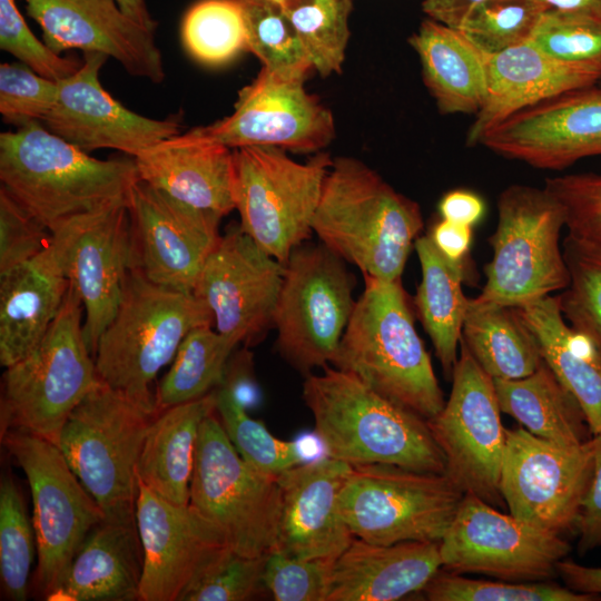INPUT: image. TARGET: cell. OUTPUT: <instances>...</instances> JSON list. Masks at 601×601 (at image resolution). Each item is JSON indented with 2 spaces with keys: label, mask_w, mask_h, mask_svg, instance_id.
I'll return each mask as SVG.
<instances>
[{
  "label": "cell",
  "mask_w": 601,
  "mask_h": 601,
  "mask_svg": "<svg viewBox=\"0 0 601 601\" xmlns=\"http://www.w3.org/2000/svg\"><path fill=\"white\" fill-rule=\"evenodd\" d=\"M32 530L21 495L8 475L0 482V573L6 594L26 600L35 555Z\"/></svg>",
  "instance_id": "obj_45"
},
{
  "label": "cell",
  "mask_w": 601,
  "mask_h": 601,
  "mask_svg": "<svg viewBox=\"0 0 601 601\" xmlns=\"http://www.w3.org/2000/svg\"><path fill=\"white\" fill-rule=\"evenodd\" d=\"M544 188L562 207L569 236L601 250V175L548 178Z\"/></svg>",
  "instance_id": "obj_50"
},
{
  "label": "cell",
  "mask_w": 601,
  "mask_h": 601,
  "mask_svg": "<svg viewBox=\"0 0 601 601\" xmlns=\"http://www.w3.org/2000/svg\"><path fill=\"white\" fill-rule=\"evenodd\" d=\"M485 211L482 198L469 190H452L440 203L442 219L473 227Z\"/></svg>",
  "instance_id": "obj_55"
},
{
  "label": "cell",
  "mask_w": 601,
  "mask_h": 601,
  "mask_svg": "<svg viewBox=\"0 0 601 601\" xmlns=\"http://www.w3.org/2000/svg\"><path fill=\"white\" fill-rule=\"evenodd\" d=\"M267 554L248 556L223 552L185 589L178 601H245L267 592L264 569Z\"/></svg>",
  "instance_id": "obj_47"
},
{
  "label": "cell",
  "mask_w": 601,
  "mask_h": 601,
  "mask_svg": "<svg viewBox=\"0 0 601 601\" xmlns=\"http://www.w3.org/2000/svg\"><path fill=\"white\" fill-rule=\"evenodd\" d=\"M238 344L237 338L213 331L211 325L191 329L157 387L158 411L197 400L219 386L227 359Z\"/></svg>",
  "instance_id": "obj_37"
},
{
  "label": "cell",
  "mask_w": 601,
  "mask_h": 601,
  "mask_svg": "<svg viewBox=\"0 0 601 601\" xmlns=\"http://www.w3.org/2000/svg\"><path fill=\"white\" fill-rule=\"evenodd\" d=\"M442 114H476L486 96V56L460 30L425 20L410 39Z\"/></svg>",
  "instance_id": "obj_32"
},
{
  "label": "cell",
  "mask_w": 601,
  "mask_h": 601,
  "mask_svg": "<svg viewBox=\"0 0 601 601\" xmlns=\"http://www.w3.org/2000/svg\"><path fill=\"white\" fill-rule=\"evenodd\" d=\"M442 569L440 542L377 544L354 536L334 560L327 601H394Z\"/></svg>",
  "instance_id": "obj_28"
},
{
  "label": "cell",
  "mask_w": 601,
  "mask_h": 601,
  "mask_svg": "<svg viewBox=\"0 0 601 601\" xmlns=\"http://www.w3.org/2000/svg\"><path fill=\"white\" fill-rule=\"evenodd\" d=\"M68 287L69 279L51 243L35 258L0 275L2 366H11L38 346L56 319Z\"/></svg>",
  "instance_id": "obj_30"
},
{
  "label": "cell",
  "mask_w": 601,
  "mask_h": 601,
  "mask_svg": "<svg viewBox=\"0 0 601 601\" xmlns=\"http://www.w3.org/2000/svg\"><path fill=\"white\" fill-rule=\"evenodd\" d=\"M314 70L322 77L338 73L349 38L352 0H283Z\"/></svg>",
  "instance_id": "obj_41"
},
{
  "label": "cell",
  "mask_w": 601,
  "mask_h": 601,
  "mask_svg": "<svg viewBox=\"0 0 601 601\" xmlns=\"http://www.w3.org/2000/svg\"><path fill=\"white\" fill-rule=\"evenodd\" d=\"M200 137L230 149L269 146L312 152L335 136L332 112L304 89V82L279 78L262 68L238 92L231 115L194 128Z\"/></svg>",
  "instance_id": "obj_19"
},
{
  "label": "cell",
  "mask_w": 601,
  "mask_h": 601,
  "mask_svg": "<svg viewBox=\"0 0 601 601\" xmlns=\"http://www.w3.org/2000/svg\"><path fill=\"white\" fill-rule=\"evenodd\" d=\"M486 0H424L423 11L430 19L459 30L467 13Z\"/></svg>",
  "instance_id": "obj_57"
},
{
  "label": "cell",
  "mask_w": 601,
  "mask_h": 601,
  "mask_svg": "<svg viewBox=\"0 0 601 601\" xmlns=\"http://www.w3.org/2000/svg\"><path fill=\"white\" fill-rule=\"evenodd\" d=\"M365 287L331 365L392 402L430 420L445 400L397 280L364 276Z\"/></svg>",
  "instance_id": "obj_3"
},
{
  "label": "cell",
  "mask_w": 601,
  "mask_h": 601,
  "mask_svg": "<svg viewBox=\"0 0 601 601\" xmlns=\"http://www.w3.org/2000/svg\"><path fill=\"white\" fill-rule=\"evenodd\" d=\"M571 548L560 534L505 514L465 493L440 541L442 568L480 573L509 581H544Z\"/></svg>",
  "instance_id": "obj_15"
},
{
  "label": "cell",
  "mask_w": 601,
  "mask_h": 601,
  "mask_svg": "<svg viewBox=\"0 0 601 601\" xmlns=\"http://www.w3.org/2000/svg\"><path fill=\"white\" fill-rule=\"evenodd\" d=\"M215 390L160 411L145 437L138 459L137 480L165 500L188 505L198 432L215 411Z\"/></svg>",
  "instance_id": "obj_33"
},
{
  "label": "cell",
  "mask_w": 601,
  "mask_h": 601,
  "mask_svg": "<svg viewBox=\"0 0 601 601\" xmlns=\"http://www.w3.org/2000/svg\"><path fill=\"white\" fill-rule=\"evenodd\" d=\"M83 57L76 73L58 81L57 100L43 121L47 129L86 152L116 149L132 158L180 134L175 117H144L104 89L99 70L108 58L106 55L83 52Z\"/></svg>",
  "instance_id": "obj_22"
},
{
  "label": "cell",
  "mask_w": 601,
  "mask_h": 601,
  "mask_svg": "<svg viewBox=\"0 0 601 601\" xmlns=\"http://www.w3.org/2000/svg\"><path fill=\"white\" fill-rule=\"evenodd\" d=\"M1 437L30 485L38 551L36 582L46 597L105 513L57 444L19 430H8Z\"/></svg>",
  "instance_id": "obj_13"
},
{
  "label": "cell",
  "mask_w": 601,
  "mask_h": 601,
  "mask_svg": "<svg viewBox=\"0 0 601 601\" xmlns=\"http://www.w3.org/2000/svg\"><path fill=\"white\" fill-rule=\"evenodd\" d=\"M285 265L238 227L221 237L194 294L211 311L216 329L247 345L274 327Z\"/></svg>",
  "instance_id": "obj_20"
},
{
  "label": "cell",
  "mask_w": 601,
  "mask_h": 601,
  "mask_svg": "<svg viewBox=\"0 0 601 601\" xmlns=\"http://www.w3.org/2000/svg\"><path fill=\"white\" fill-rule=\"evenodd\" d=\"M548 9L538 0H486L467 13L459 30L490 56L528 42Z\"/></svg>",
  "instance_id": "obj_42"
},
{
  "label": "cell",
  "mask_w": 601,
  "mask_h": 601,
  "mask_svg": "<svg viewBox=\"0 0 601 601\" xmlns=\"http://www.w3.org/2000/svg\"><path fill=\"white\" fill-rule=\"evenodd\" d=\"M135 513L144 552L141 601H178L196 577L229 549L223 533L190 504H174L139 480Z\"/></svg>",
  "instance_id": "obj_21"
},
{
  "label": "cell",
  "mask_w": 601,
  "mask_h": 601,
  "mask_svg": "<svg viewBox=\"0 0 601 601\" xmlns=\"http://www.w3.org/2000/svg\"><path fill=\"white\" fill-rule=\"evenodd\" d=\"M414 247L422 270L414 297L416 313L445 375L452 377L470 300L462 289L466 266L444 257L428 235L418 236Z\"/></svg>",
  "instance_id": "obj_35"
},
{
  "label": "cell",
  "mask_w": 601,
  "mask_h": 601,
  "mask_svg": "<svg viewBox=\"0 0 601 601\" xmlns=\"http://www.w3.org/2000/svg\"><path fill=\"white\" fill-rule=\"evenodd\" d=\"M493 380H516L543 362L539 344L514 306L470 298L462 338Z\"/></svg>",
  "instance_id": "obj_36"
},
{
  "label": "cell",
  "mask_w": 601,
  "mask_h": 601,
  "mask_svg": "<svg viewBox=\"0 0 601 601\" xmlns=\"http://www.w3.org/2000/svg\"><path fill=\"white\" fill-rule=\"evenodd\" d=\"M422 228L418 205L364 162L351 157L332 161L313 231L364 276L401 279Z\"/></svg>",
  "instance_id": "obj_4"
},
{
  "label": "cell",
  "mask_w": 601,
  "mask_h": 601,
  "mask_svg": "<svg viewBox=\"0 0 601 601\" xmlns=\"http://www.w3.org/2000/svg\"><path fill=\"white\" fill-rule=\"evenodd\" d=\"M501 412L530 433L562 445L589 441L585 416L549 365L516 380H493Z\"/></svg>",
  "instance_id": "obj_34"
},
{
  "label": "cell",
  "mask_w": 601,
  "mask_h": 601,
  "mask_svg": "<svg viewBox=\"0 0 601 601\" xmlns=\"http://www.w3.org/2000/svg\"><path fill=\"white\" fill-rule=\"evenodd\" d=\"M428 236L444 257L466 266L473 238L471 226L442 219L433 226Z\"/></svg>",
  "instance_id": "obj_54"
},
{
  "label": "cell",
  "mask_w": 601,
  "mask_h": 601,
  "mask_svg": "<svg viewBox=\"0 0 601 601\" xmlns=\"http://www.w3.org/2000/svg\"><path fill=\"white\" fill-rule=\"evenodd\" d=\"M121 11L140 26L156 31L157 22L152 19L146 0H115Z\"/></svg>",
  "instance_id": "obj_58"
},
{
  "label": "cell",
  "mask_w": 601,
  "mask_h": 601,
  "mask_svg": "<svg viewBox=\"0 0 601 601\" xmlns=\"http://www.w3.org/2000/svg\"><path fill=\"white\" fill-rule=\"evenodd\" d=\"M480 145L542 169H563L601 155V87H588L524 109L487 132Z\"/></svg>",
  "instance_id": "obj_23"
},
{
  "label": "cell",
  "mask_w": 601,
  "mask_h": 601,
  "mask_svg": "<svg viewBox=\"0 0 601 601\" xmlns=\"http://www.w3.org/2000/svg\"><path fill=\"white\" fill-rule=\"evenodd\" d=\"M134 159L139 179L177 203L220 217L235 209L233 149L194 129L167 138Z\"/></svg>",
  "instance_id": "obj_27"
},
{
  "label": "cell",
  "mask_w": 601,
  "mask_h": 601,
  "mask_svg": "<svg viewBox=\"0 0 601 601\" xmlns=\"http://www.w3.org/2000/svg\"><path fill=\"white\" fill-rule=\"evenodd\" d=\"M83 307L69 282L62 306L38 346L6 367L1 434L19 430L58 443L71 412L98 382L81 324Z\"/></svg>",
  "instance_id": "obj_6"
},
{
  "label": "cell",
  "mask_w": 601,
  "mask_h": 601,
  "mask_svg": "<svg viewBox=\"0 0 601 601\" xmlns=\"http://www.w3.org/2000/svg\"><path fill=\"white\" fill-rule=\"evenodd\" d=\"M234 201L239 228L285 265L290 253L311 238L332 160L318 154L305 164L269 146L233 149Z\"/></svg>",
  "instance_id": "obj_8"
},
{
  "label": "cell",
  "mask_w": 601,
  "mask_h": 601,
  "mask_svg": "<svg viewBox=\"0 0 601 601\" xmlns=\"http://www.w3.org/2000/svg\"><path fill=\"white\" fill-rule=\"evenodd\" d=\"M464 495L445 473L359 464L344 483L339 511L353 535L371 543L440 542Z\"/></svg>",
  "instance_id": "obj_9"
},
{
  "label": "cell",
  "mask_w": 601,
  "mask_h": 601,
  "mask_svg": "<svg viewBox=\"0 0 601 601\" xmlns=\"http://www.w3.org/2000/svg\"><path fill=\"white\" fill-rule=\"evenodd\" d=\"M344 262L323 243L305 242L285 264L276 347L305 376L331 363L353 313L355 280Z\"/></svg>",
  "instance_id": "obj_12"
},
{
  "label": "cell",
  "mask_w": 601,
  "mask_h": 601,
  "mask_svg": "<svg viewBox=\"0 0 601 601\" xmlns=\"http://www.w3.org/2000/svg\"><path fill=\"white\" fill-rule=\"evenodd\" d=\"M599 80L601 70L556 60L529 41L486 56V96L466 142L480 145L487 132L513 115Z\"/></svg>",
  "instance_id": "obj_26"
},
{
  "label": "cell",
  "mask_w": 601,
  "mask_h": 601,
  "mask_svg": "<svg viewBox=\"0 0 601 601\" xmlns=\"http://www.w3.org/2000/svg\"><path fill=\"white\" fill-rule=\"evenodd\" d=\"M529 42L556 60L601 70V16L550 8Z\"/></svg>",
  "instance_id": "obj_46"
},
{
  "label": "cell",
  "mask_w": 601,
  "mask_h": 601,
  "mask_svg": "<svg viewBox=\"0 0 601 601\" xmlns=\"http://www.w3.org/2000/svg\"><path fill=\"white\" fill-rule=\"evenodd\" d=\"M431 601H590L595 595L544 581L475 580L439 572L422 590Z\"/></svg>",
  "instance_id": "obj_43"
},
{
  "label": "cell",
  "mask_w": 601,
  "mask_h": 601,
  "mask_svg": "<svg viewBox=\"0 0 601 601\" xmlns=\"http://www.w3.org/2000/svg\"><path fill=\"white\" fill-rule=\"evenodd\" d=\"M181 39L198 62L220 66L247 50V29L242 0H201L186 13Z\"/></svg>",
  "instance_id": "obj_40"
},
{
  "label": "cell",
  "mask_w": 601,
  "mask_h": 601,
  "mask_svg": "<svg viewBox=\"0 0 601 601\" xmlns=\"http://www.w3.org/2000/svg\"><path fill=\"white\" fill-rule=\"evenodd\" d=\"M189 504L223 533L233 551L259 556L276 548L277 477L260 473L239 455L216 411L198 432Z\"/></svg>",
  "instance_id": "obj_10"
},
{
  "label": "cell",
  "mask_w": 601,
  "mask_h": 601,
  "mask_svg": "<svg viewBox=\"0 0 601 601\" xmlns=\"http://www.w3.org/2000/svg\"><path fill=\"white\" fill-rule=\"evenodd\" d=\"M40 26L43 42L60 53L69 49L101 52L134 77L160 83L165 67L155 31L127 14L115 0H22Z\"/></svg>",
  "instance_id": "obj_24"
},
{
  "label": "cell",
  "mask_w": 601,
  "mask_h": 601,
  "mask_svg": "<svg viewBox=\"0 0 601 601\" xmlns=\"http://www.w3.org/2000/svg\"><path fill=\"white\" fill-rule=\"evenodd\" d=\"M58 82L22 63L0 65V114L17 128L43 122L55 106Z\"/></svg>",
  "instance_id": "obj_49"
},
{
  "label": "cell",
  "mask_w": 601,
  "mask_h": 601,
  "mask_svg": "<svg viewBox=\"0 0 601 601\" xmlns=\"http://www.w3.org/2000/svg\"><path fill=\"white\" fill-rule=\"evenodd\" d=\"M215 411L239 455L263 474L277 477L304 462L295 442L274 436L260 421L250 417L231 385L225 381L215 388Z\"/></svg>",
  "instance_id": "obj_39"
},
{
  "label": "cell",
  "mask_w": 601,
  "mask_h": 601,
  "mask_svg": "<svg viewBox=\"0 0 601 601\" xmlns=\"http://www.w3.org/2000/svg\"><path fill=\"white\" fill-rule=\"evenodd\" d=\"M543 361L579 403L592 434H601V346L570 326L550 295L516 307Z\"/></svg>",
  "instance_id": "obj_31"
},
{
  "label": "cell",
  "mask_w": 601,
  "mask_h": 601,
  "mask_svg": "<svg viewBox=\"0 0 601 601\" xmlns=\"http://www.w3.org/2000/svg\"><path fill=\"white\" fill-rule=\"evenodd\" d=\"M52 247L85 311L83 336L95 357L99 338L115 317L132 267L128 206L82 216L53 233Z\"/></svg>",
  "instance_id": "obj_18"
},
{
  "label": "cell",
  "mask_w": 601,
  "mask_h": 601,
  "mask_svg": "<svg viewBox=\"0 0 601 601\" xmlns=\"http://www.w3.org/2000/svg\"><path fill=\"white\" fill-rule=\"evenodd\" d=\"M247 29V51L263 68L292 81L305 82L314 66L282 3L242 0Z\"/></svg>",
  "instance_id": "obj_38"
},
{
  "label": "cell",
  "mask_w": 601,
  "mask_h": 601,
  "mask_svg": "<svg viewBox=\"0 0 601 601\" xmlns=\"http://www.w3.org/2000/svg\"><path fill=\"white\" fill-rule=\"evenodd\" d=\"M128 211L132 267L155 284L194 293L220 243L223 217L177 203L140 179L131 190Z\"/></svg>",
  "instance_id": "obj_17"
},
{
  "label": "cell",
  "mask_w": 601,
  "mask_h": 601,
  "mask_svg": "<svg viewBox=\"0 0 601 601\" xmlns=\"http://www.w3.org/2000/svg\"><path fill=\"white\" fill-rule=\"evenodd\" d=\"M53 234L0 187V275L35 258Z\"/></svg>",
  "instance_id": "obj_52"
},
{
  "label": "cell",
  "mask_w": 601,
  "mask_h": 601,
  "mask_svg": "<svg viewBox=\"0 0 601 601\" xmlns=\"http://www.w3.org/2000/svg\"><path fill=\"white\" fill-rule=\"evenodd\" d=\"M308 374L303 400L327 456L349 465L393 464L445 473L427 420L376 393L354 375L325 365Z\"/></svg>",
  "instance_id": "obj_2"
},
{
  "label": "cell",
  "mask_w": 601,
  "mask_h": 601,
  "mask_svg": "<svg viewBox=\"0 0 601 601\" xmlns=\"http://www.w3.org/2000/svg\"><path fill=\"white\" fill-rule=\"evenodd\" d=\"M213 321L208 305L194 293L155 284L131 267L117 313L98 342L93 357L98 378L159 412L151 382L173 361L186 335Z\"/></svg>",
  "instance_id": "obj_5"
},
{
  "label": "cell",
  "mask_w": 601,
  "mask_h": 601,
  "mask_svg": "<svg viewBox=\"0 0 601 601\" xmlns=\"http://www.w3.org/2000/svg\"><path fill=\"white\" fill-rule=\"evenodd\" d=\"M159 412L98 380L66 421L57 446L105 518L136 516V467Z\"/></svg>",
  "instance_id": "obj_7"
},
{
  "label": "cell",
  "mask_w": 601,
  "mask_h": 601,
  "mask_svg": "<svg viewBox=\"0 0 601 601\" xmlns=\"http://www.w3.org/2000/svg\"><path fill=\"white\" fill-rule=\"evenodd\" d=\"M593 436L578 445L506 428L500 489L510 514L555 534L574 529L593 466Z\"/></svg>",
  "instance_id": "obj_16"
},
{
  "label": "cell",
  "mask_w": 601,
  "mask_h": 601,
  "mask_svg": "<svg viewBox=\"0 0 601 601\" xmlns=\"http://www.w3.org/2000/svg\"><path fill=\"white\" fill-rule=\"evenodd\" d=\"M0 48L22 65L56 82L78 71L82 62L63 58L29 29L14 0H0Z\"/></svg>",
  "instance_id": "obj_51"
},
{
  "label": "cell",
  "mask_w": 601,
  "mask_h": 601,
  "mask_svg": "<svg viewBox=\"0 0 601 601\" xmlns=\"http://www.w3.org/2000/svg\"><path fill=\"white\" fill-rule=\"evenodd\" d=\"M563 247L570 283L556 296L559 307L570 326L601 346V250L569 235Z\"/></svg>",
  "instance_id": "obj_44"
},
{
  "label": "cell",
  "mask_w": 601,
  "mask_h": 601,
  "mask_svg": "<svg viewBox=\"0 0 601 601\" xmlns=\"http://www.w3.org/2000/svg\"><path fill=\"white\" fill-rule=\"evenodd\" d=\"M144 552L136 516L105 518L46 595L49 601L139 600Z\"/></svg>",
  "instance_id": "obj_29"
},
{
  "label": "cell",
  "mask_w": 601,
  "mask_h": 601,
  "mask_svg": "<svg viewBox=\"0 0 601 601\" xmlns=\"http://www.w3.org/2000/svg\"><path fill=\"white\" fill-rule=\"evenodd\" d=\"M352 465L331 456L295 465L277 476L280 513L277 550L299 559H336L354 535L339 511Z\"/></svg>",
  "instance_id": "obj_25"
},
{
  "label": "cell",
  "mask_w": 601,
  "mask_h": 601,
  "mask_svg": "<svg viewBox=\"0 0 601 601\" xmlns=\"http://www.w3.org/2000/svg\"><path fill=\"white\" fill-rule=\"evenodd\" d=\"M551 9L601 16V0H538Z\"/></svg>",
  "instance_id": "obj_59"
},
{
  "label": "cell",
  "mask_w": 601,
  "mask_h": 601,
  "mask_svg": "<svg viewBox=\"0 0 601 601\" xmlns=\"http://www.w3.org/2000/svg\"><path fill=\"white\" fill-rule=\"evenodd\" d=\"M274 1L282 2L283 0H274Z\"/></svg>",
  "instance_id": "obj_60"
},
{
  "label": "cell",
  "mask_w": 601,
  "mask_h": 601,
  "mask_svg": "<svg viewBox=\"0 0 601 601\" xmlns=\"http://www.w3.org/2000/svg\"><path fill=\"white\" fill-rule=\"evenodd\" d=\"M556 571L570 589L601 595V566H587L563 559L556 564Z\"/></svg>",
  "instance_id": "obj_56"
},
{
  "label": "cell",
  "mask_w": 601,
  "mask_h": 601,
  "mask_svg": "<svg viewBox=\"0 0 601 601\" xmlns=\"http://www.w3.org/2000/svg\"><path fill=\"white\" fill-rule=\"evenodd\" d=\"M592 474L574 523L578 550L589 552L601 546V434L593 436Z\"/></svg>",
  "instance_id": "obj_53"
},
{
  "label": "cell",
  "mask_w": 601,
  "mask_h": 601,
  "mask_svg": "<svg viewBox=\"0 0 601 601\" xmlns=\"http://www.w3.org/2000/svg\"><path fill=\"white\" fill-rule=\"evenodd\" d=\"M563 226L562 207L545 188L513 185L503 190L489 237L493 257L475 298L519 307L566 288L570 273L559 244Z\"/></svg>",
  "instance_id": "obj_11"
},
{
  "label": "cell",
  "mask_w": 601,
  "mask_h": 601,
  "mask_svg": "<svg viewBox=\"0 0 601 601\" xmlns=\"http://www.w3.org/2000/svg\"><path fill=\"white\" fill-rule=\"evenodd\" d=\"M334 560L299 559L274 549L266 558L265 588L276 601H327Z\"/></svg>",
  "instance_id": "obj_48"
},
{
  "label": "cell",
  "mask_w": 601,
  "mask_h": 601,
  "mask_svg": "<svg viewBox=\"0 0 601 601\" xmlns=\"http://www.w3.org/2000/svg\"><path fill=\"white\" fill-rule=\"evenodd\" d=\"M460 345L450 396L427 424L445 457V474L465 493L497 505L503 502L500 479L506 428L493 378L462 341Z\"/></svg>",
  "instance_id": "obj_14"
},
{
  "label": "cell",
  "mask_w": 601,
  "mask_h": 601,
  "mask_svg": "<svg viewBox=\"0 0 601 601\" xmlns=\"http://www.w3.org/2000/svg\"><path fill=\"white\" fill-rule=\"evenodd\" d=\"M139 180L135 159L100 160L40 122L0 135L1 187L49 230L128 206Z\"/></svg>",
  "instance_id": "obj_1"
}]
</instances>
